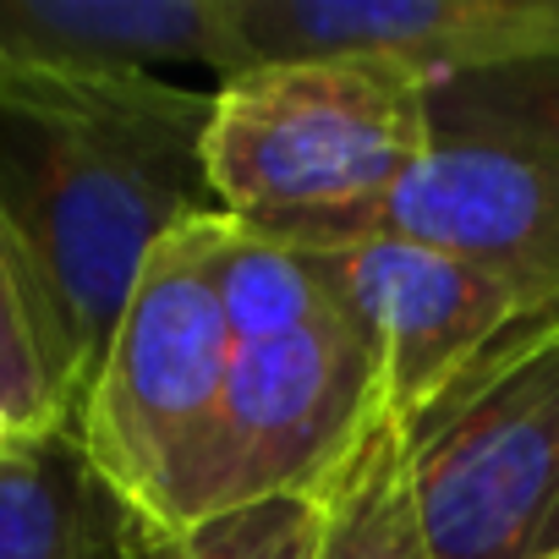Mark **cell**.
<instances>
[{"label": "cell", "instance_id": "1", "mask_svg": "<svg viewBox=\"0 0 559 559\" xmlns=\"http://www.w3.org/2000/svg\"><path fill=\"white\" fill-rule=\"evenodd\" d=\"M209 94L159 72L0 61V225L83 401L154 241L214 209Z\"/></svg>", "mask_w": 559, "mask_h": 559}, {"label": "cell", "instance_id": "2", "mask_svg": "<svg viewBox=\"0 0 559 559\" xmlns=\"http://www.w3.org/2000/svg\"><path fill=\"white\" fill-rule=\"evenodd\" d=\"M433 78L395 56L252 61L209 88L203 187L247 230H297L384 198L428 148Z\"/></svg>", "mask_w": 559, "mask_h": 559}, {"label": "cell", "instance_id": "3", "mask_svg": "<svg viewBox=\"0 0 559 559\" xmlns=\"http://www.w3.org/2000/svg\"><path fill=\"white\" fill-rule=\"evenodd\" d=\"M225 225L230 214L203 209L154 241L72 412V433L105 488L132 521L159 532L181 526L187 477L236 352L214 286Z\"/></svg>", "mask_w": 559, "mask_h": 559}, {"label": "cell", "instance_id": "4", "mask_svg": "<svg viewBox=\"0 0 559 559\" xmlns=\"http://www.w3.org/2000/svg\"><path fill=\"white\" fill-rule=\"evenodd\" d=\"M406 461L433 559L559 548V302L521 313L406 428Z\"/></svg>", "mask_w": 559, "mask_h": 559}, {"label": "cell", "instance_id": "5", "mask_svg": "<svg viewBox=\"0 0 559 559\" xmlns=\"http://www.w3.org/2000/svg\"><path fill=\"white\" fill-rule=\"evenodd\" d=\"M373 406V357L346 313L280 341L236 346L187 477L181 526L274 493H313Z\"/></svg>", "mask_w": 559, "mask_h": 559}, {"label": "cell", "instance_id": "6", "mask_svg": "<svg viewBox=\"0 0 559 559\" xmlns=\"http://www.w3.org/2000/svg\"><path fill=\"white\" fill-rule=\"evenodd\" d=\"M274 241H292V247L417 241L504 280L526 308H554L559 302V165L493 143H433L384 198L319 225L274 230Z\"/></svg>", "mask_w": 559, "mask_h": 559}, {"label": "cell", "instance_id": "7", "mask_svg": "<svg viewBox=\"0 0 559 559\" xmlns=\"http://www.w3.org/2000/svg\"><path fill=\"white\" fill-rule=\"evenodd\" d=\"M313 252L324 258L341 313L373 357L379 406L406 428L521 313H537L504 280L417 241H341Z\"/></svg>", "mask_w": 559, "mask_h": 559}, {"label": "cell", "instance_id": "8", "mask_svg": "<svg viewBox=\"0 0 559 559\" xmlns=\"http://www.w3.org/2000/svg\"><path fill=\"white\" fill-rule=\"evenodd\" d=\"M236 23L247 67L395 56L428 78H450L559 61V0H236Z\"/></svg>", "mask_w": 559, "mask_h": 559}, {"label": "cell", "instance_id": "9", "mask_svg": "<svg viewBox=\"0 0 559 559\" xmlns=\"http://www.w3.org/2000/svg\"><path fill=\"white\" fill-rule=\"evenodd\" d=\"M0 61L61 72L247 67L236 0H0Z\"/></svg>", "mask_w": 559, "mask_h": 559}, {"label": "cell", "instance_id": "10", "mask_svg": "<svg viewBox=\"0 0 559 559\" xmlns=\"http://www.w3.org/2000/svg\"><path fill=\"white\" fill-rule=\"evenodd\" d=\"M132 526L72 423L0 450V559H127Z\"/></svg>", "mask_w": 559, "mask_h": 559}, {"label": "cell", "instance_id": "11", "mask_svg": "<svg viewBox=\"0 0 559 559\" xmlns=\"http://www.w3.org/2000/svg\"><path fill=\"white\" fill-rule=\"evenodd\" d=\"M319 499V548L313 559H433L412 461H406V423L384 406L352 433L341 461L313 488Z\"/></svg>", "mask_w": 559, "mask_h": 559}, {"label": "cell", "instance_id": "12", "mask_svg": "<svg viewBox=\"0 0 559 559\" xmlns=\"http://www.w3.org/2000/svg\"><path fill=\"white\" fill-rule=\"evenodd\" d=\"M214 286H219L230 346H258V341H280L324 319H341V297L313 247L258 236L236 219L225 225V241L214 258Z\"/></svg>", "mask_w": 559, "mask_h": 559}, {"label": "cell", "instance_id": "13", "mask_svg": "<svg viewBox=\"0 0 559 559\" xmlns=\"http://www.w3.org/2000/svg\"><path fill=\"white\" fill-rule=\"evenodd\" d=\"M428 121L433 143H493L559 165V61L433 78Z\"/></svg>", "mask_w": 559, "mask_h": 559}, {"label": "cell", "instance_id": "14", "mask_svg": "<svg viewBox=\"0 0 559 559\" xmlns=\"http://www.w3.org/2000/svg\"><path fill=\"white\" fill-rule=\"evenodd\" d=\"M0 406L28 433L67 428L78 412V390L67 379V362L56 352V335L39 313V297L7 225H0Z\"/></svg>", "mask_w": 559, "mask_h": 559}, {"label": "cell", "instance_id": "15", "mask_svg": "<svg viewBox=\"0 0 559 559\" xmlns=\"http://www.w3.org/2000/svg\"><path fill=\"white\" fill-rule=\"evenodd\" d=\"M319 548V499L274 493L187 526H132L127 559H313Z\"/></svg>", "mask_w": 559, "mask_h": 559}, {"label": "cell", "instance_id": "16", "mask_svg": "<svg viewBox=\"0 0 559 559\" xmlns=\"http://www.w3.org/2000/svg\"><path fill=\"white\" fill-rule=\"evenodd\" d=\"M23 433H28V428H23V423H17V417L7 412V406H0V450H12V444H17Z\"/></svg>", "mask_w": 559, "mask_h": 559}, {"label": "cell", "instance_id": "17", "mask_svg": "<svg viewBox=\"0 0 559 559\" xmlns=\"http://www.w3.org/2000/svg\"><path fill=\"white\" fill-rule=\"evenodd\" d=\"M543 559H559V548H554V554H543Z\"/></svg>", "mask_w": 559, "mask_h": 559}]
</instances>
